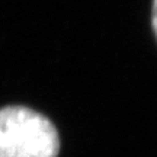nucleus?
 <instances>
[{
    "label": "nucleus",
    "mask_w": 157,
    "mask_h": 157,
    "mask_svg": "<svg viewBox=\"0 0 157 157\" xmlns=\"http://www.w3.org/2000/svg\"><path fill=\"white\" fill-rule=\"evenodd\" d=\"M60 137L47 117L23 106L0 109V157H57Z\"/></svg>",
    "instance_id": "obj_1"
},
{
    "label": "nucleus",
    "mask_w": 157,
    "mask_h": 157,
    "mask_svg": "<svg viewBox=\"0 0 157 157\" xmlns=\"http://www.w3.org/2000/svg\"><path fill=\"white\" fill-rule=\"evenodd\" d=\"M151 23L154 34L157 36V0H153V12H151Z\"/></svg>",
    "instance_id": "obj_2"
}]
</instances>
